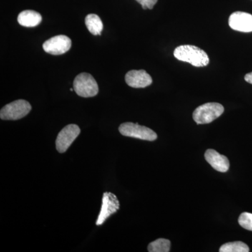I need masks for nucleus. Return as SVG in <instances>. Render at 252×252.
Here are the masks:
<instances>
[{
	"label": "nucleus",
	"mask_w": 252,
	"mask_h": 252,
	"mask_svg": "<svg viewBox=\"0 0 252 252\" xmlns=\"http://www.w3.org/2000/svg\"><path fill=\"white\" fill-rule=\"evenodd\" d=\"M174 56L180 61L190 63L194 67H205L210 63L205 51L192 45H182L176 48Z\"/></svg>",
	"instance_id": "f257e3e1"
},
{
	"label": "nucleus",
	"mask_w": 252,
	"mask_h": 252,
	"mask_svg": "<svg viewBox=\"0 0 252 252\" xmlns=\"http://www.w3.org/2000/svg\"><path fill=\"white\" fill-rule=\"evenodd\" d=\"M125 80L127 85L135 89L147 87L153 82L152 77L144 69L129 71L126 74Z\"/></svg>",
	"instance_id": "9d476101"
},
{
	"label": "nucleus",
	"mask_w": 252,
	"mask_h": 252,
	"mask_svg": "<svg viewBox=\"0 0 252 252\" xmlns=\"http://www.w3.org/2000/svg\"><path fill=\"white\" fill-rule=\"evenodd\" d=\"M120 208V203L117 197L110 192H105L102 197V207L99 212L98 218L96 220V225L103 224L107 219L113 214L116 213Z\"/></svg>",
	"instance_id": "0eeeda50"
},
{
	"label": "nucleus",
	"mask_w": 252,
	"mask_h": 252,
	"mask_svg": "<svg viewBox=\"0 0 252 252\" xmlns=\"http://www.w3.org/2000/svg\"><path fill=\"white\" fill-rule=\"evenodd\" d=\"M220 252H249L250 248L243 242L236 241L225 243L220 249Z\"/></svg>",
	"instance_id": "2eb2a0df"
},
{
	"label": "nucleus",
	"mask_w": 252,
	"mask_h": 252,
	"mask_svg": "<svg viewBox=\"0 0 252 252\" xmlns=\"http://www.w3.org/2000/svg\"><path fill=\"white\" fill-rule=\"evenodd\" d=\"M224 112V107L217 102H208L199 106L193 113L194 122L198 125L208 124L220 117Z\"/></svg>",
	"instance_id": "f03ea898"
},
{
	"label": "nucleus",
	"mask_w": 252,
	"mask_h": 252,
	"mask_svg": "<svg viewBox=\"0 0 252 252\" xmlns=\"http://www.w3.org/2000/svg\"><path fill=\"white\" fill-rule=\"evenodd\" d=\"M80 132V128L75 124L66 126L59 132L56 139V146L58 152L61 154L64 153L77 139Z\"/></svg>",
	"instance_id": "423d86ee"
},
{
	"label": "nucleus",
	"mask_w": 252,
	"mask_h": 252,
	"mask_svg": "<svg viewBox=\"0 0 252 252\" xmlns=\"http://www.w3.org/2000/svg\"><path fill=\"white\" fill-rule=\"evenodd\" d=\"M142 5L143 9H152L158 2V0H136Z\"/></svg>",
	"instance_id": "f3484780"
},
{
	"label": "nucleus",
	"mask_w": 252,
	"mask_h": 252,
	"mask_svg": "<svg viewBox=\"0 0 252 252\" xmlns=\"http://www.w3.org/2000/svg\"><path fill=\"white\" fill-rule=\"evenodd\" d=\"M119 132L122 135L140 140L155 141L158 135L155 132L149 127L139 125L138 124L127 122L121 124L119 127Z\"/></svg>",
	"instance_id": "39448f33"
},
{
	"label": "nucleus",
	"mask_w": 252,
	"mask_h": 252,
	"mask_svg": "<svg viewBox=\"0 0 252 252\" xmlns=\"http://www.w3.org/2000/svg\"><path fill=\"white\" fill-rule=\"evenodd\" d=\"M72 46V41L65 35H57L48 39L43 44L45 52L54 56L65 54Z\"/></svg>",
	"instance_id": "6e6552de"
},
{
	"label": "nucleus",
	"mask_w": 252,
	"mask_h": 252,
	"mask_svg": "<svg viewBox=\"0 0 252 252\" xmlns=\"http://www.w3.org/2000/svg\"><path fill=\"white\" fill-rule=\"evenodd\" d=\"M230 28L242 32H252V15L242 11H236L230 15L228 19Z\"/></svg>",
	"instance_id": "1a4fd4ad"
},
{
	"label": "nucleus",
	"mask_w": 252,
	"mask_h": 252,
	"mask_svg": "<svg viewBox=\"0 0 252 252\" xmlns=\"http://www.w3.org/2000/svg\"><path fill=\"white\" fill-rule=\"evenodd\" d=\"M42 21V16L39 13L33 10H26L20 13L18 22L24 27L32 28L39 26Z\"/></svg>",
	"instance_id": "f8f14e48"
},
{
	"label": "nucleus",
	"mask_w": 252,
	"mask_h": 252,
	"mask_svg": "<svg viewBox=\"0 0 252 252\" xmlns=\"http://www.w3.org/2000/svg\"><path fill=\"white\" fill-rule=\"evenodd\" d=\"M205 160L215 170L226 172L229 170L230 162L228 158L214 150L207 149L205 154Z\"/></svg>",
	"instance_id": "9b49d317"
},
{
	"label": "nucleus",
	"mask_w": 252,
	"mask_h": 252,
	"mask_svg": "<svg viewBox=\"0 0 252 252\" xmlns=\"http://www.w3.org/2000/svg\"><path fill=\"white\" fill-rule=\"evenodd\" d=\"M85 23L91 34L94 35H101V32L103 30V23L97 15H88L86 17Z\"/></svg>",
	"instance_id": "ddd939ff"
},
{
	"label": "nucleus",
	"mask_w": 252,
	"mask_h": 252,
	"mask_svg": "<svg viewBox=\"0 0 252 252\" xmlns=\"http://www.w3.org/2000/svg\"><path fill=\"white\" fill-rule=\"evenodd\" d=\"M171 243L167 239L159 238L149 244L148 251L149 252H168L170 251Z\"/></svg>",
	"instance_id": "4468645a"
},
{
	"label": "nucleus",
	"mask_w": 252,
	"mask_h": 252,
	"mask_svg": "<svg viewBox=\"0 0 252 252\" xmlns=\"http://www.w3.org/2000/svg\"><path fill=\"white\" fill-rule=\"evenodd\" d=\"M32 109L31 104L25 99H18L6 104L0 111L2 120L16 121L26 117Z\"/></svg>",
	"instance_id": "20e7f679"
},
{
	"label": "nucleus",
	"mask_w": 252,
	"mask_h": 252,
	"mask_svg": "<svg viewBox=\"0 0 252 252\" xmlns=\"http://www.w3.org/2000/svg\"><path fill=\"white\" fill-rule=\"evenodd\" d=\"M73 88L76 94L82 97H94L99 92L98 85L95 79L89 73L78 74L73 83Z\"/></svg>",
	"instance_id": "7ed1b4c3"
},
{
	"label": "nucleus",
	"mask_w": 252,
	"mask_h": 252,
	"mask_svg": "<svg viewBox=\"0 0 252 252\" xmlns=\"http://www.w3.org/2000/svg\"><path fill=\"white\" fill-rule=\"evenodd\" d=\"M245 80L247 82L252 84V72L248 73V74L245 75Z\"/></svg>",
	"instance_id": "a211bd4d"
},
{
	"label": "nucleus",
	"mask_w": 252,
	"mask_h": 252,
	"mask_svg": "<svg viewBox=\"0 0 252 252\" xmlns=\"http://www.w3.org/2000/svg\"><path fill=\"white\" fill-rule=\"evenodd\" d=\"M239 224L245 229L252 231V214L243 212L238 219Z\"/></svg>",
	"instance_id": "dca6fc26"
}]
</instances>
